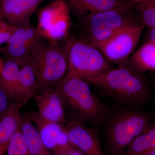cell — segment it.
Here are the masks:
<instances>
[{"label":"cell","instance_id":"cell-26","mask_svg":"<svg viewBox=\"0 0 155 155\" xmlns=\"http://www.w3.org/2000/svg\"><path fill=\"white\" fill-rule=\"evenodd\" d=\"M129 2L130 4L133 5V4H138V3H141L142 2H144L146 0H125Z\"/></svg>","mask_w":155,"mask_h":155},{"label":"cell","instance_id":"cell-7","mask_svg":"<svg viewBox=\"0 0 155 155\" xmlns=\"http://www.w3.org/2000/svg\"><path fill=\"white\" fill-rule=\"evenodd\" d=\"M40 35L51 41H59L70 35L72 22L65 0H55L37 11Z\"/></svg>","mask_w":155,"mask_h":155},{"label":"cell","instance_id":"cell-25","mask_svg":"<svg viewBox=\"0 0 155 155\" xmlns=\"http://www.w3.org/2000/svg\"><path fill=\"white\" fill-rule=\"evenodd\" d=\"M149 28L148 40L155 43V27Z\"/></svg>","mask_w":155,"mask_h":155},{"label":"cell","instance_id":"cell-6","mask_svg":"<svg viewBox=\"0 0 155 155\" xmlns=\"http://www.w3.org/2000/svg\"><path fill=\"white\" fill-rule=\"evenodd\" d=\"M71 36L67 75L79 78L87 82L90 79L114 68L96 47L71 33Z\"/></svg>","mask_w":155,"mask_h":155},{"label":"cell","instance_id":"cell-18","mask_svg":"<svg viewBox=\"0 0 155 155\" xmlns=\"http://www.w3.org/2000/svg\"><path fill=\"white\" fill-rule=\"evenodd\" d=\"M127 64L141 73L155 72V43L148 41L132 54Z\"/></svg>","mask_w":155,"mask_h":155},{"label":"cell","instance_id":"cell-20","mask_svg":"<svg viewBox=\"0 0 155 155\" xmlns=\"http://www.w3.org/2000/svg\"><path fill=\"white\" fill-rule=\"evenodd\" d=\"M37 42L28 44L6 43L0 48V52L6 60L14 61L22 67L29 62L31 54Z\"/></svg>","mask_w":155,"mask_h":155},{"label":"cell","instance_id":"cell-5","mask_svg":"<svg viewBox=\"0 0 155 155\" xmlns=\"http://www.w3.org/2000/svg\"><path fill=\"white\" fill-rule=\"evenodd\" d=\"M148 115L126 109L118 111L107 120L104 130L107 147L113 155H120L149 125Z\"/></svg>","mask_w":155,"mask_h":155},{"label":"cell","instance_id":"cell-8","mask_svg":"<svg viewBox=\"0 0 155 155\" xmlns=\"http://www.w3.org/2000/svg\"><path fill=\"white\" fill-rule=\"evenodd\" d=\"M144 28L141 25L123 28L96 47L111 64L118 66L127 64Z\"/></svg>","mask_w":155,"mask_h":155},{"label":"cell","instance_id":"cell-24","mask_svg":"<svg viewBox=\"0 0 155 155\" xmlns=\"http://www.w3.org/2000/svg\"><path fill=\"white\" fill-rule=\"evenodd\" d=\"M14 101L0 87V120L8 112Z\"/></svg>","mask_w":155,"mask_h":155},{"label":"cell","instance_id":"cell-12","mask_svg":"<svg viewBox=\"0 0 155 155\" xmlns=\"http://www.w3.org/2000/svg\"><path fill=\"white\" fill-rule=\"evenodd\" d=\"M44 0H4L0 15L12 25L19 27L31 25L34 13Z\"/></svg>","mask_w":155,"mask_h":155},{"label":"cell","instance_id":"cell-27","mask_svg":"<svg viewBox=\"0 0 155 155\" xmlns=\"http://www.w3.org/2000/svg\"><path fill=\"white\" fill-rule=\"evenodd\" d=\"M67 155H84L82 154L81 153L77 151V150H74L72 152L70 153L69 154Z\"/></svg>","mask_w":155,"mask_h":155},{"label":"cell","instance_id":"cell-19","mask_svg":"<svg viewBox=\"0 0 155 155\" xmlns=\"http://www.w3.org/2000/svg\"><path fill=\"white\" fill-rule=\"evenodd\" d=\"M19 64L11 60H5L0 72V87L14 101L19 70Z\"/></svg>","mask_w":155,"mask_h":155},{"label":"cell","instance_id":"cell-2","mask_svg":"<svg viewBox=\"0 0 155 155\" xmlns=\"http://www.w3.org/2000/svg\"><path fill=\"white\" fill-rule=\"evenodd\" d=\"M71 44V33L59 41H50L41 36L39 38L28 62L36 75L38 93L55 87L67 76Z\"/></svg>","mask_w":155,"mask_h":155},{"label":"cell","instance_id":"cell-23","mask_svg":"<svg viewBox=\"0 0 155 155\" xmlns=\"http://www.w3.org/2000/svg\"><path fill=\"white\" fill-rule=\"evenodd\" d=\"M17 28L0 15V45L7 43Z\"/></svg>","mask_w":155,"mask_h":155},{"label":"cell","instance_id":"cell-4","mask_svg":"<svg viewBox=\"0 0 155 155\" xmlns=\"http://www.w3.org/2000/svg\"><path fill=\"white\" fill-rule=\"evenodd\" d=\"M89 84L79 78L67 75L55 87L71 119L99 125L105 119L107 110L91 91Z\"/></svg>","mask_w":155,"mask_h":155},{"label":"cell","instance_id":"cell-10","mask_svg":"<svg viewBox=\"0 0 155 155\" xmlns=\"http://www.w3.org/2000/svg\"><path fill=\"white\" fill-rule=\"evenodd\" d=\"M72 147L84 155H105L96 131L85 123L70 119L64 124Z\"/></svg>","mask_w":155,"mask_h":155},{"label":"cell","instance_id":"cell-17","mask_svg":"<svg viewBox=\"0 0 155 155\" xmlns=\"http://www.w3.org/2000/svg\"><path fill=\"white\" fill-rule=\"evenodd\" d=\"M155 151V121L149 125L120 155H150Z\"/></svg>","mask_w":155,"mask_h":155},{"label":"cell","instance_id":"cell-1","mask_svg":"<svg viewBox=\"0 0 155 155\" xmlns=\"http://www.w3.org/2000/svg\"><path fill=\"white\" fill-rule=\"evenodd\" d=\"M87 82L113 99L128 105L143 104L151 98L143 73L128 64L114 68Z\"/></svg>","mask_w":155,"mask_h":155},{"label":"cell","instance_id":"cell-14","mask_svg":"<svg viewBox=\"0 0 155 155\" xmlns=\"http://www.w3.org/2000/svg\"><path fill=\"white\" fill-rule=\"evenodd\" d=\"M22 104L14 101L8 112L0 120V155L7 154L13 136L19 128Z\"/></svg>","mask_w":155,"mask_h":155},{"label":"cell","instance_id":"cell-28","mask_svg":"<svg viewBox=\"0 0 155 155\" xmlns=\"http://www.w3.org/2000/svg\"><path fill=\"white\" fill-rule=\"evenodd\" d=\"M4 64V61H2V58H1V55H0V72L2 71V69Z\"/></svg>","mask_w":155,"mask_h":155},{"label":"cell","instance_id":"cell-21","mask_svg":"<svg viewBox=\"0 0 155 155\" xmlns=\"http://www.w3.org/2000/svg\"><path fill=\"white\" fill-rule=\"evenodd\" d=\"M132 6L145 27H155V0H146Z\"/></svg>","mask_w":155,"mask_h":155},{"label":"cell","instance_id":"cell-15","mask_svg":"<svg viewBox=\"0 0 155 155\" xmlns=\"http://www.w3.org/2000/svg\"><path fill=\"white\" fill-rule=\"evenodd\" d=\"M37 93L36 75L33 68L28 63L20 68L14 101L23 106Z\"/></svg>","mask_w":155,"mask_h":155},{"label":"cell","instance_id":"cell-13","mask_svg":"<svg viewBox=\"0 0 155 155\" xmlns=\"http://www.w3.org/2000/svg\"><path fill=\"white\" fill-rule=\"evenodd\" d=\"M71 14L77 19L130 5L125 0H65Z\"/></svg>","mask_w":155,"mask_h":155},{"label":"cell","instance_id":"cell-9","mask_svg":"<svg viewBox=\"0 0 155 155\" xmlns=\"http://www.w3.org/2000/svg\"><path fill=\"white\" fill-rule=\"evenodd\" d=\"M42 141L51 155H67L76 150L69 141L64 124L48 121L37 112L27 113Z\"/></svg>","mask_w":155,"mask_h":155},{"label":"cell","instance_id":"cell-3","mask_svg":"<svg viewBox=\"0 0 155 155\" xmlns=\"http://www.w3.org/2000/svg\"><path fill=\"white\" fill-rule=\"evenodd\" d=\"M143 25L132 4L88 14L72 23L78 38L96 47L123 28Z\"/></svg>","mask_w":155,"mask_h":155},{"label":"cell","instance_id":"cell-16","mask_svg":"<svg viewBox=\"0 0 155 155\" xmlns=\"http://www.w3.org/2000/svg\"><path fill=\"white\" fill-rule=\"evenodd\" d=\"M19 129L32 155H51L42 141L40 136L27 113L20 116Z\"/></svg>","mask_w":155,"mask_h":155},{"label":"cell","instance_id":"cell-30","mask_svg":"<svg viewBox=\"0 0 155 155\" xmlns=\"http://www.w3.org/2000/svg\"><path fill=\"white\" fill-rule=\"evenodd\" d=\"M150 155H155V151L154 152L152 153L151 154H150Z\"/></svg>","mask_w":155,"mask_h":155},{"label":"cell","instance_id":"cell-11","mask_svg":"<svg viewBox=\"0 0 155 155\" xmlns=\"http://www.w3.org/2000/svg\"><path fill=\"white\" fill-rule=\"evenodd\" d=\"M34 98L37 112L42 118L50 122L66 124L67 117L64 101L57 87L40 92Z\"/></svg>","mask_w":155,"mask_h":155},{"label":"cell","instance_id":"cell-29","mask_svg":"<svg viewBox=\"0 0 155 155\" xmlns=\"http://www.w3.org/2000/svg\"><path fill=\"white\" fill-rule=\"evenodd\" d=\"M4 1V0H0V5H1V4H2V3Z\"/></svg>","mask_w":155,"mask_h":155},{"label":"cell","instance_id":"cell-22","mask_svg":"<svg viewBox=\"0 0 155 155\" xmlns=\"http://www.w3.org/2000/svg\"><path fill=\"white\" fill-rule=\"evenodd\" d=\"M7 155H32L19 128L11 139Z\"/></svg>","mask_w":155,"mask_h":155}]
</instances>
